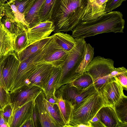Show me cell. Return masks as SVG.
Here are the masks:
<instances>
[{
    "mask_svg": "<svg viewBox=\"0 0 127 127\" xmlns=\"http://www.w3.org/2000/svg\"><path fill=\"white\" fill-rule=\"evenodd\" d=\"M43 91L42 89L36 86L25 85L12 93H9L12 112L26 103L35 101Z\"/></svg>",
    "mask_w": 127,
    "mask_h": 127,
    "instance_id": "obj_7",
    "label": "cell"
},
{
    "mask_svg": "<svg viewBox=\"0 0 127 127\" xmlns=\"http://www.w3.org/2000/svg\"></svg>",
    "mask_w": 127,
    "mask_h": 127,
    "instance_id": "obj_50",
    "label": "cell"
},
{
    "mask_svg": "<svg viewBox=\"0 0 127 127\" xmlns=\"http://www.w3.org/2000/svg\"><path fill=\"white\" fill-rule=\"evenodd\" d=\"M0 103L3 109L7 105L10 104L9 92L2 87L0 85Z\"/></svg>",
    "mask_w": 127,
    "mask_h": 127,
    "instance_id": "obj_33",
    "label": "cell"
},
{
    "mask_svg": "<svg viewBox=\"0 0 127 127\" xmlns=\"http://www.w3.org/2000/svg\"><path fill=\"white\" fill-rule=\"evenodd\" d=\"M0 127H8L2 115L1 111H0Z\"/></svg>",
    "mask_w": 127,
    "mask_h": 127,
    "instance_id": "obj_41",
    "label": "cell"
},
{
    "mask_svg": "<svg viewBox=\"0 0 127 127\" xmlns=\"http://www.w3.org/2000/svg\"><path fill=\"white\" fill-rule=\"evenodd\" d=\"M1 3L3 4L5 3L6 2H7L9 0H0Z\"/></svg>",
    "mask_w": 127,
    "mask_h": 127,
    "instance_id": "obj_46",
    "label": "cell"
},
{
    "mask_svg": "<svg viewBox=\"0 0 127 127\" xmlns=\"http://www.w3.org/2000/svg\"><path fill=\"white\" fill-rule=\"evenodd\" d=\"M53 67L52 65L48 64L37 65L27 78L30 82L29 86H38L43 90L50 76Z\"/></svg>",
    "mask_w": 127,
    "mask_h": 127,
    "instance_id": "obj_13",
    "label": "cell"
},
{
    "mask_svg": "<svg viewBox=\"0 0 127 127\" xmlns=\"http://www.w3.org/2000/svg\"><path fill=\"white\" fill-rule=\"evenodd\" d=\"M88 0H55L49 21L54 25V32L72 31L83 22Z\"/></svg>",
    "mask_w": 127,
    "mask_h": 127,
    "instance_id": "obj_1",
    "label": "cell"
},
{
    "mask_svg": "<svg viewBox=\"0 0 127 127\" xmlns=\"http://www.w3.org/2000/svg\"><path fill=\"white\" fill-rule=\"evenodd\" d=\"M99 92L105 106L113 109L115 104L125 95L122 87L114 78L104 84Z\"/></svg>",
    "mask_w": 127,
    "mask_h": 127,
    "instance_id": "obj_11",
    "label": "cell"
},
{
    "mask_svg": "<svg viewBox=\"0 0 127 127\" xmlns=\"http://www.w3.org/2000/svg\"><path fill=\"white\" fill-rule=\"evenodd\" d=\"M21 127H33L31 118L27 120L25 122Z\"/></svg>",
    "mask_w": 127,
    "mask_h": 127,
    "instance_id": "obj_42",
    "label": "cell"
},
{
    "mask_svg": "<svg viewBox=\"0 0 127 127\" xmlns=\"http://www.w3.org/2000/svg\"><path fill=\"white\" fill-rule=\"evenodd\" d=\"M69 52L64 49L58 44L53 36L43 58L35 64L36 65L48 64L54 67H61L64 65Z\"/></svg>",
    "mask_w": 127,
    "mask_h": 127,
    "instance_id": "obj_9",
    "label": "cell"
},
{
    "mask_svg": "<svg viewBox=\"0 0 127 127\" xmlns=\"http://www.w3.org/2000/svg\"><path fill=\"white\" fill-rule=\"evenodd\" d=\"M20 62L14 52L3 57L0 64L3 80L7 91H10Z\"/></svg>",
    "mask_w": 127,
    "mask_h": 127,
    "instance_id": "obj_8",
    "label": "cell"
},
{
    "mask_svg": "<svg viewBox=\"0 0 127 127\" xmlns=\"http://www.w3.org/2000/svg\"><path fill=\"white\" fill-rule=\"evenodd\" d=\"M43 100L48 111L60 127H65V124L61 117L58 104L49 102L45 99V95Z\"/></svg>",
    "mask_w": 127,
    "mask_h": 127,
    "instance_id": "obj_28",
    "label": "cell"
},
{
    "mask_svg": "<svg viewBox=\"0 0 127 127\" xmlns=\"http://www.w3.org/2000/svg\"><path fill=\"white\" fill-rule=\"evenodd\" d=\"M70 84L71 85L81 89H86L93 85V81L92 78L84 72Z\"/></svg>",
    "mask_w": 127,
    "mask_h": 127,
    "instance_id": "obj_30",
    "label": "cell"
},
{
    "mask_svg": "<svg viewBox=\"0 0 127 127\" xmlns=\"http://www.w3.org/2000/svg\"><path fill=\"white\" fill-rule=\"evenodd\" d=\"M48 47V45L47 44L38 51L20 62L13 81L10 93H12L25 85V80L28 78L37 65L35 63L43 58Z\"/></svg>",
    "mask_w": 127,
    "mask_h": 127,
    "instance_id": "obj_6",
    "label": "cell"
},
{
    "mask_svg": "<svg viewBox=\"0 0 127 127\" xmlns=\"http://www.w3.org/2000/svg\"><path fill=\"white\" fill-rule=\"evenodd\" d=\"M46 99L50 103L54 104H57L58 98L55 96V95H50Z\"/></svg>",
    "mask_w": 127,
    "mask_h": 127,
    "instance_id": "obj_40",
    "label": "cell"
},
{
    "mask_svg": "<svg viewBox=\"0 0 127 127\" xmlns=\"http://www.w3.org/2000/svg\"><path fill=\"white\" fill-rule=\"evenodd\" d=\"M61 71V67H53L50 76L45 84L43 90L45 98L50 95L55 94Z\"/></svg>",
    "mask_w": 127,
    "mask_h": 127,
    "instance_id": "obj_22",
    "label": "cell"
},
{
    "mask_svg": "<svg viewBox=\"0 0 127 127\" xmlns=\"http://www.w3.org/2000/svg\"><path fill=\"white\" fill-rule=\"evenodd\" d=\"M3 6L4 16L13 21L21 23L29 28V25L26 21L24 16L19 12L12 0H9Z\"/></svg>",
    "mask_w": 127,
    "mask_h": 127,
    "instance_id": "obj_24",
    "label": "cell"
},
{
    "mask_svg": "<svg viewBox=\"0 0 127 127\" xmlns=\"http://www.w3.org/2000/svg\"><path fill=\"white\" fill-rule=\"evenodd\" d=\"M95 2L99 5H102L106 3L108 0H95Z\"/></svg>",
    "mask_w": 127,
    "mask_h": 127,
    "instance_id": "obj_45",
    "label": "cell"
},
{
    "mask_svg": "<svg viewBox=\"0 0 127 127\" xmlns=\"http://www.w3.org/2000/svg\"><path fill=\"white\" fill-rule=\"evenodd\" d=\"M1 22L13 40L17 35L27 31L28 29L26 26L21 23L12 20L5 16L2 17Z\"/></svg>",
    "mask_w": 127,
    "mask_h": 127,
    "instance_id": "obj_23",
    "label": "cell"
},
{
    "mask_svg": "<svg viewBox=\"0 0 127 127\" xmlns=\"http://www.w3.org/2000/svg\"><path fill=\"white\" fill-rule=\"evenodd\" d=\"M1 112L3 117L7 124L12 113V110L10 104L5 106L3 109V110L1 111Z\"/></svg>",
    "mask_w": 127,
    "mask_h": 127,
    "instance_id": "obj_38",
    "label": "cell"
},
{
    "mask_svg": "<svg viewBox=\"0 0 127 127\" xmlns=\"http://www.w3.org/2000/svg\"><path fill=\"white\" fill-rule=\"evenodd\" d=\"M75 44L69 52L61 71L56 89L73 82L81 74L76 72L84 56V49L86 43L84 38H75Z\"/></svg>",
    "mask_w": 127,
    "mask_h": 127,
    "instance_id": "obj_4",
    "label": "cell"
},
{
    "mask_svg": "<svg viewBox=\"0 0 127 127\" xmlns=\"http://www.w3.org/2000/svg\"><path fill=\"white\" fill-rule=\"evenodd\" d=\"M114 63L112 59L97 56L94 57L85 68L84 72L91 77L98 91L104 84L114 79L109 76L115 68Z\"/></svg>",
    "mask_w": 127,
    "mask_h": 127,
    "instance_id": "obj_5",
    "label": "cell"
},
{
    "mask_svg": "<svg viewBox=\"0 0 127 127\" xmlns=\"http://www.w3.org/2000/svg\"><path fill=\"white\" fill-rule=\"evenodd\" d=\"M98 112L101 121L106 127H117L119 122L112 108L103 106Z\"/></svg>",
    "mask_w": 127,
    "mask_h": 127,
    "instance_id": "obj_20",
    "label": "cell"
},
{
    "mask_svg": "<svg viewBox=\"0 0 127 127\" xmlns=\"http://www.w3.org/2000/svg\"><path fill=\"white\" fill-rule=\"evenodd\" d=\"M3 4H2L0 0V6H1Z\"/></svg>",
    "mask_w": 127,
    "mask_h": 127,
    "instance_id": "obj_48",
    "label": "cell"
},
{
    "mask_svg": "<svg viewBox=\"0 0 127 127\" xmlns=\"http://www.w3.org/2000/svg\"><path fill=\"white\" fill-rule=\"evenodd\" d=\"M35 101H29L12 112L7 125L8 127H21L27 120L31 118Z\"/></svg>",
    "mask_w": 127,
    "mask_h": 127,
    "instance_id": "obj_12",
    "label": "cell"
},
{
    "mask_svg": "<svg viewBox=\"0 0 127 127\" xmlns=\"http://www.w3.org/2000/svg\"><path fill=\"white\" fill-rule=\"evenodd\" d=\"M31 119L33 127H41L39 115L35 105V102L33 107Z\"/></svg>",
    "mask_w": 127,
    "mask_h": 127,
    "instance_id": "obj_36",
    "label": "cell"
},
{
    "mask_svg": "<svg viewBox=\"0 0 127 127\" xmlns=\"http://www.w3.org/2000/svg\"><path fill=\"white\" fill-rule=\"evenodd\" d=\"M106 3L100 5L95 1L88 0L87 7L82 17L83 21L92 20L109 12L105 9Z\"/></svg>",
    "mask_w": 127,
    "mask_h": 127,
    "instance_id": "obj_18",
    "label": "cell"
},
{
    "mask_svg": "<svg viewBox=\"0 0 127 127\" xmlns=\"http://www.w3.org/2000/svg\"><path fill=\"white\" fill-rule=\"evenodd\" d=\"M94 48L90 43H86L84 49V56L80 63L77 69L76 72L82 74L88 64L94 58Z\"/></svg>",
    "mask_w": 127,
    "mask_h": 127,
    "instance_id": "obj_27",
    "label": "cell"
},
{
    "mask_svg": "<svg viewBox=\"0 0 127 127\" xmlns=\"http://www.w3.org/2000/svg\"><path fill=\"white\" fill-rule=\"evenodd\" d=\"M53 35L57 43L67 51H70L75 44V38L69 34L59 32L55 33Z\"/></svg>",
    "mask_w": 127,
    "mask_h": 127,
    "instance_id": "obj_25",
    "label": "cell"
},
{
    "mask_svg": "<svg viewBox=\"0 0 127 127\" xmlns=\"http://www.w3.org/2000/svg\"><path fill=\"white\" fill-rule=\"evenodd\" d=\"M4 16V7L2 5L0 6V23L2 17Z\"/></svg>",
    "mask_w": 127,
    "mask_h": 127,
    "instance_id": "obj_44",
    "label": "cell"
},
{
    "mask_svg": "<svg viewBox=\"0 0 127 127\" xmlns=\"http://www.w3.org/2000/svg\"><path fill=\"white\" fill-rule=\"evenodd\" d=\"M62 98L70 102L73 106L77 104L91 94L97 91L94 85L81 89L68 83L56 90Z\"/></svg>",
    "mask_w": 127,
    "mask_h": 127,
    "instance_id": "obj_10",
    "label": "cell"
},
{
    "mask_svg": "<svg viewBox=\"0 0 127 127\" xmlns=\"http://www.w3.org/2000/svg\"><path fill=\"white\" fill-rule=\"evenodd\" d=\"M19 12L24 16L25 11L34 0H12Z\"/></svg>",
    "mask_w": 127,
    "mask_h": 127,
    "instance_id": "obj_32",
    "label": "cell"
},
{
    "mask_svg": "<svg viewBox=\"0 0 127 127\" xmlns=\"http://www.w3.org/2000/svg\"><path fill=\"white\" fill-rule=\"evenodd\" d=\"M114 110L119 123L127 124V97L124 95L114 106Z\"/></svg>",
    "mask_w": 127,
    "mask_h": 127,
    "instance_id": "obj_26",
    "label": "cell"
},
{
    "mask_svg": "<svg viewBox=\"0 0 127 127\" xmlns=\"http://www.w3.org/2000/svg\"><path fill=\"white\" fill-rule=\"evenodd\" d=\"M55 26L52 21L47 20L40 22L27 30L29 44L49 36L54 30Z\"/></svg>",
    "mask_w": 127,
    "mask_h": 127,
    "instance_id": "obj_14",
    "label": "cell"
},
{
    "mask_svg": "<svg viewBox=\"0 0 127 127\" xmlns=\"http://www.w3.org/2000/svg\"><path fill=\"white\" fill-rule=\"evenodd\" d=\"M53 35L30 44L25 49L16 53L20 62L26 59L43 48L53 37Z\"/></svg>",
    "mask_w": 127,
    "mask_h": 127,
    "instance_id": "obj_17",
    "label": "cell"
},
{
    "mask_svg": "<svg viewBox=\"0 0 127 127\" xmlns=\"http://www.w3.org/2000/svg\"><path fill=\"white\" fill-rule=\"evenodd\" d=\"M124 89L127 90V71L121 73L114 77Z\"/></svg>",
    "mask_w": 127,
    "mask_h": 127,
    "instance_id": "obj_35",
    "label": "cell"
},
{
    "mask_svg": "<svg viewBox=\"0 0 127 127\" xmlns=\"http://www.w3.org/2000/svg\"><path fill=\"white\" fill-rule=\"evenodd\" d=\"M125 21L122 13L110 11L95 20L83 21L72 31L74 38H84L104 33H124Z\"/></svg>",
    "mask_w": 127,
    "mask_h": 127,
    "instance_id": "obj_2",
    "label": "cell"
},
{
    "mask_svg": "<svg viewBox=\"0 0 127 127\" xmlns=\"http://www.w3.org/2000/svg\"><path fill=\"white\" fill-rule=\"evenodd\" d=\"M55 0H45L40 10L39 16L40 22L49 21L51 9Z\"/></svg>",
    "mask_w": 127,
    "mask_h": 127,
    "instance_id": "obj_31",
    "label": "cell"
},
{
    "mask_svg": "<svg viewBox=\"0 0 127 127\" xmlns=\"http://www.w3.org/2000/svg\"><path fill=\"white\" fill-rule=\"evenodd\" d=\"M90 124L91 127H106L101 121L98 112L91 120Z\"/></svg>",
    "mask_w": 127,
    "mask_h": 127,
    "instance_id": "obj_37",
    "label": "cell"
},
{
    "mask_svg": "<svg viewBox=\"0 0 127 127\" xmlns=\"http://www.w3.org/2000/svg\"><path fill=\"white\" fill-rule=\"evenodd\" d=\"M90 2H92L94 0H88Z\"/></svg>",
    "mask_w": 127,
    "mask_h": 127,
    "instance_id": "obj_49",
    "label": "cell"
},
{
    "mask_svg": "<svg viewBox=\"0 0 127 127\" xmlns=\"http://www.w3.org/2000/svg\"><path fill=\"white\" fill-rule=\"evenodd\" d=\"M43 91L38 96L35 101L41 127H60L50 115L44 104L43 99L44 96Z\"/></svg>",
    "mask_w": 127,
    "mask_h": 127,
    "instance_id": "obj_15",
    "label": "cell"
},
{
    "mask_svg": "<svg viewBox=\"0 0 127 127\" xmlns=\"http://www.w3.org/2000/svg\"><path fill=\"white\" fill-rule=\"evenodd\" d=\"M45 0H34L25 11L24 18L29 25V28L33 27L41 22L39 16V12Z\"/></svg>",
    "mask_w": 127,
    "mask_h": 127,
    "instance_id": "obj_16",
    "label": "cell"
},
{
    "mask_svg": "<svg viewBox=\"0 0 127 127\" xmlns=\"http://www.w3.org/2000/svg\"><path fill=\"white\" fill-rule=\"evenodd\" d=\"M104 106L103 99L99 92L91 94L79 104L73 106L71 118L66 127H78L79 125L84 124L91 127V121Z\"/></svg>",
    "mask_w": 127,
    "mask_h": 127,
    "instance_id": "obj_3",
    "label": "cell"
},
{
    "mask_svg": "<svg viewBox=\"0 0 127 127\" xmlns=\"http://www.w3.org/2000/svg\"><path fill=\"white\" fill-rule=\"evenodd\" d=\"M126 0H108L106 4L105 9L108 12L112 11L120 6Z\"/></svg>",
    "mask_w": 127,
    "mask_h": 127,
    "instance_id": "obj_34",
    "label": "cell"
},
{
    "mask_svg": "<svg viewBox=\"0 0 127 127\" xmlns=\"http://www.w3.org/2000/svg\"></svg>",
    "mask_w": 127,
    "mask_h": 127,
    "instance_id": "obj_51",
    "label": "cell"
},
{
    "mask_svg": "<svg viewBox=\"0 0 127 127\" xmlns=\"http://www.w3.org/2000/svg\"><path fill=\"white\" fill-rule=\"evenodd\" d=\"M2 58H0V85L2 87L7 91L2 79L0 69V64Z\"/></svg>",
    "mask_w": 127,
    "mask_h": 127,
    "instance_id": "obj_43",
    "label": "cell"
},
{
    "mask_svg": "<svg viewBox=\"0 0 127 127\" xmlns=\"http://www.w3.org/2000/svg\"><path fill=\"white\" fill-rule=\"evenodd\" d=\"M3 110L2 108L0 103V111H2Z\"/></svg>",
    "mask_w": 127,
    "mask_h": 127,
    "instance_id": "obj_47",
    "label": "cell"
},
{
    "mask_svg": "<svg viewBox=\"0 0 127 127\" xmlns=\"http://www.w3.org/2000/svg\"><path fill=\"white\" fill-rule=\"evenodd\" d=\"M29 44L27 31H24L17 35L13 40L14 51L16 53L19 52Z\"/></svg>",
    "mask_w": 127,
    "mask_h": 127,
    "instance_id": "obj_29",
    "label": "cell"
},
{
    "mask_svg": "<svg viewBox=\"0 0 127 127\" xmlns=\"http://www.w3.org/2000/svg\"><path fill=\"white\" fill-rule=\"evenodd\" d=\"M55 95L58 98L57 104L61 116L66 127L71 118L73 109V105L69 102L63 99L57 90Z\"/></svg>",
    "mask_w": 127,
    "mask_h": 127,
    "instance_id": "obj_21",
    "label": "cell"
},
{
    "mask_svg": "<svg viewBox=\"0 0 127 127\" xmlns=\"http://www.w3.org/2000/svg\"><path fill=\"white\" fill-rule=\"evenodd\" d=\"M14 52L13 40L1 22L0 23V58Z\"/></svg>",
    "mask_w": 127,
    "mask_h": 127,
    "instance_id": "obj_19",
    "label": "cell"
},
{
    "mask_svg": "<svg viewBox=\"0 0 127 127\" xmlns=\"http://www.w3.org/2000/svg\"><path fill=\"white\" fill-rule=\"evenodd\" d=\"M127 71V69L124 66L115 68L109 74L110 78H114V77L118 74L123 72Z\"/></svg>",
    "mask_w": 127,
    "mask_h": 127,
    "instance_id": "obj_39",
    "label": "cell"
}]
</instances>
